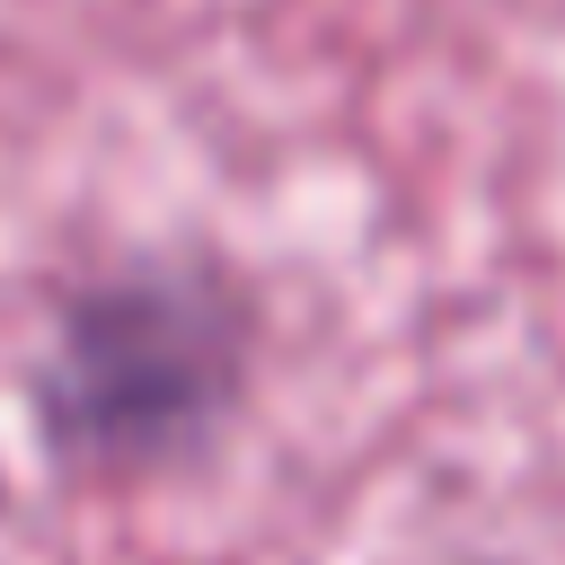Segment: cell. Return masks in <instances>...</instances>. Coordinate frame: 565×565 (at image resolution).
Wrapping results in <instances>:
<instances>
[{
    "instance_id": "6da1fadb",
    "label": "cell",
    "mask_w": 565,
    "mask_h": 565,
    "mask_svg": "<svg viewBox=\"0 0 565 565\" xmlns=\"http://www.w3.org/2000/svg\"><path fill=\"white\" fill-rule=\"evenodd\" d=\"M247 380L256 291L221 256L150 247L53 300L26 415L71 486H150L238 424Z\"/></svg>"
},
{
    "instance_id": "7a4b0ae2",
    "label": "cell",
    "mask_w": 565,
    "mask_h": 565,
    "mask_svg": "<svg viewBox=\"0 0 565 565\" xmlns=\"http://www.w3.org/2000/svg\"><path fill=\"white\" fill-rule=\"evenodd\" d=\"M0 503H9V486H0Z\"/></svg>"
}]
</instances>
